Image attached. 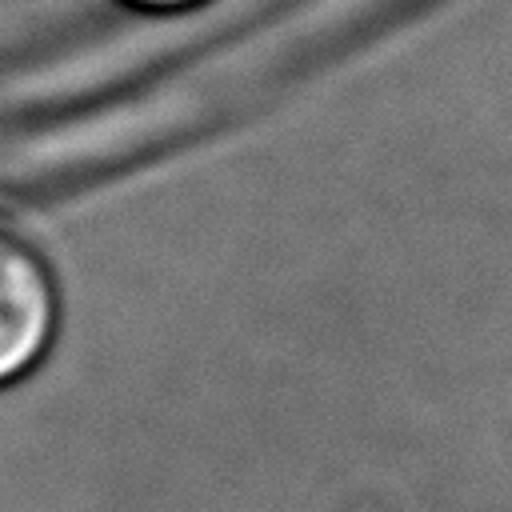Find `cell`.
<instances>
[{"label":"cell","mask_w":512,"mask_h":512,"mask_svg":"<svg viewBox=\"0 0 512 512\" xmlns=\"http://www.w3.org/2000/svg\"><path fill=\"white\" fill-rule=\"evenodd\" d=\"M124 4H136V8H180V4H192V0H124Z\"/></svg>","instance_id":"7a4b0ae2"},{"label":"cell","mask_w":512,"mask_h":512,"mask_svg":"<svg viewBox=\"0 0 512 512\" xmlns=\"http://www.w3.org/2000/svg\"><path fill=\"white\" fill-rule=\"evenodd\" d=\"M56 320V292L36 248L0 220V384L28 372Z\"/></svg>","instance_id":"6da1fadb"}]
</instances>
